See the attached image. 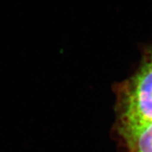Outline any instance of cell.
I'll return each instance as SVG.
<instances>
[{
	"instance_id": "obj_1",
	"label": "cell",
	"mask_w": 152,
	"mask_h": 152,
	"mask_svg": "<svg viewBox=\"0 0 152 152\" xmlns=\"http://www.w3.org/2000/svg\"><path fill=\"white\" fill-rule=\"evenodd\" d=\"M116 129L122 141L152 124V45L138 69L116 89Z\"/></svg>"
}]
</instances>
